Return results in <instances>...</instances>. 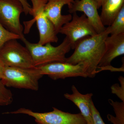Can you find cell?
Masks as SVG:
<instances>
[{
  "label": "cell",
  "mask_w": 124,
  "mask_h": 124,
  "mask_svg": "<svg viewBox=\"0 0 124 124\" xmlns=\"http://www.w3.org/2000/svg\"><path fill=\"white\" fill-rule=\"evenodd\" d=\"M31 2V15L36 22L39 39L38 44L44 45L47 43L57 42L58 38L53 24L47 17L45 7L47 0H30Z\"/></svg>",
  "instance_id": "7"
},
{
  "label": "cell",
  "mask_w": 124,
  "mask_h": 124,
  "mask_svg": "<svg viewBox=\"0 0 124 124\" xmlns=\"http://www.w3.org/2000/svg\"><path fill=\"white\" fill-rule=\"evenodd\" d=\"M70 14L77 11L83 12L97 34L104 31L106 28L102 23L98 12L97 4L94 0H75L68 6Z\"/></svg>",
  "instance_id": "10"
},
{
  "label": "cell",
  "mask_w": 124,
  "mask_h": 124,
  "mask_svg": "<svg viewBox=\"0 0 124 124\" xmlns=\"http://www.w3.org/2000/svg\"><path fill=\"white\" fill-rule=\"evenodd\" d=\"M108 101L116 114L115 117L108 114L107 117L108 121L113 124H124V102L114 101L111 99H108Z\"/></svg>",
  "instance_id": "15"
},
{
  "label": "cell",
  "mask_w": 124,
  "mask_h": 124,
  "mask_svg": "<svg viewBox=\"0 0 124 124\" xmlns=\"http://www.w3.org/2000/svg\"><path fill=\"white\" fill-rule=\"evenodd\" d=\"M42 75L48 76L53 80L69 77H88L82 65H73L66 62H55L37 67Z\"/></svg>",
  "instance_id": "9"
},
{
  "label": "cell",
  "mask_w": 124,
  "mask_h": 124,
  "mask_svg": "<svg viewBox=\"0 0 124 124\" xmlns=\"http://www.w3.org/2000/svg\"><path fill=\"white\" fill-rule=\"evenodd\" d=\"M124 6V0H103L100 16L102 23L104 26H110Z\"/></svg>",
  "instance_id": "14"
},
{
  "label": "cell",
  "mask_w": 124,
  "mask_h": 124,
  "mask_svg": "<svg viewBox=\"0 0 124 124\" xmlns=\"http://www.w3.org/2000/svg\"><path fill=\"white\" fill-rule=\"evenodd\" d=\"M29 50L36 67L55 62H65L66 55L71 49L70 44L66 37L57 46L51 43L42 45L29 42L25 37L21 40Z\"/></svg>",
  "instance_id": "2"
},
{
  "label": "cell",
  "mask_w": 124,
  "mask_h": 124,
  "mask_svg": "<svg viewBox=\"0 0 124 124\" xmlns=\"http://www.w3.org/2000/svg\"><path fill=\"white\" fill-rule=\"evenodd\" d=\"M37 67L24 68L5 66L0 80L6 87L37 91L43 76Z\"/></svg>",
  "instance_id": "3"
},
{
  "label": "cell",
  "mask_w": 124,
  "mask_h": 124,
  "mask_svg": "<svg viewBox=\"0 0 124 124\" xmlns=\"http://www.w3.org/2000/svg\"><path fill=\"white\" fill-rule=\"evenodd\" d=\"M4 66V65L3 64L2 62H1L0 60V79L1 77V76H2V72H3Z\"/></svg>",
  "instance_id": "23"
},
{
  "label": "cell",
  "mask_w": 124,
  "mask_h": 124,
  "mask_svg": "<svg viewBox=\"0 0 124 124\" xmlns=\"http://www.w3.org/2000/svg\"><path fill=\"white\" fill-rule=\"evenodd\" d=\"M49 112L39 113L22 108L16 110L6 112V114H22L33 117L37 124H87L80 113L72 114L64 112L55 107Z\"/></svg>",
  "instance_id": "4"
},
{
  "label": "cell",
  "mask_w": 124,
  "mask_h": 124,
  "mask_svg": "<svg viewBox=\"0 0 124 124\" xmlns=\"http://www.w3.org/2000/svg\"><path fill=\"white\" fill-rule=\"evenodd\" d=\"M17 40H10L1 47V62L6 66L24 68L36 67L29 50Z\"/></svg>",
  "instance_id": "5"
},
{
  "label": "cell",
  "mask_w": 124,
  "mask_h": 124,
  "mask_svg": "<svg viewBox=\"0 0 124 124\" xmlns=\"http://www.w3.org/2000/svg\"><path fill=\"white\" fill-rule=\"evenodd\" d=\"M71 20L61 28L59 33L66 35L73 49L75 44L81 38L97 34L85 15L79 16L73 13Z\"/></svg>",
  "instance_id": "8"
},
{
  "label": "cell",
  "mask_w": 124,
  "mask_h": 124,
  "mask_svg": "<svg viewBox=\"0 0 124 124\" xmlns=\"http://www.w3.org/2000/svg\"><path fill=\"white\" fill-rule=\"evenodd\" d=\"M20 2L22 4L23 9L24 13L26 15L31 14L32 7L30 4L28 2L27 0H19Z\"/></svg>",
  "instance_id": "21"
},
{
  "label": "cell",
  "mask_w": 124,
  "mask_h": 124,
  "mask_svg": "<svg viewBox=\"0 0 124 124\" xmlns=\"http://www.w3.org/2000/svg\"><path fill=\"white\" fill-rule=\"evenodd\" d=\"M95 1L97 6L98 9L100 8L101 7L102 2L104 0H94Z\"/></svg>",
  "instance_id": "22"
},
{
  "label": "cell",
  "mask_w": 124,
  "mask_h": 124,
  "mask_svg": "<svg viewBox=\"0 0 124 124\" xmlns=\"http://www.w3.org/2000/svg\"><path fill=\"white\" fill-rule=\"evenodd\" d=\"M71 90L72 93L64 94V97L73 102L79 109L80 113L86 120L87 124H93L90 108L93 94H82L74 85L72 86Z\"/></svg>",
  "instance_id": "13"
},
{
  "label": "cell",
  "mask_w": 124,
  "mask_h": 124,
  "mask_svg": "<svg viewBox=\"0 0 124 124\" xmlns=\"http://www.w3.org/2000/svg\"><path fill=\"white\" fill-rule=\"evenodd\" d=\"M90 108L93 124H106L103 120L99 112L94 106L92 100L90 103Z\"/></svg>",
  "instance_id": "20"
},
{
  "label": "cell",
  "mask_w": 124,
  "mask_h": 124,
  "mask_svg": "<svg viewBox=\"0 0 124 124\" xmlns=\"http://www.w3.org/2000/svg\"><path fill=\"white\" fill-rule=\"evenodd\" d=\"M105 50L98 68L110 66L112 60L124 54V33L111 35L105 41Z\"/></svg>",
  "instance_id": "12"
},
{
  "label": "cell",
  "mask_w": 124,
  "mask_h": 124,
  "mask_svg": "<svg viewBox=\"0 0 124 124\" xmlns=\"http://www.w3.org/2000/svg\"><path fill=\"white\" fill-rule=\"evenodd\" d=\"M119 84H116L111 87V93L116 94L122 102H124V78L122 76L118 78Z\"/></svg>",
  "instance_id": "19"
},
{
  "label": "cell",
  "mask_w": 124,
  "mask_h": 124,
  "mask_svg": "<svg viewBox=\"0 0 124 124\" xmlns=\"http://www.w3.org/2000/svg\"><path fill=\"white\" fill-rule=\"evenodd\" d=\"M111 35L124 33V6L116 16L110 26L108 27Z\"/></svg>",
  "instance_id": "16"
},
{
  "label": "cell",
  "mask_w": 124,
  "mask_h": 124,
  "mask_svg": "<svg viewBox=\"0 0 124 124\" xmlns=\"http://www.w3.org/2000/svg\"><path fill=\"white\" fill-rule=\"evenodd\" d=\"M109 35L108 27L105 31L93 36L81 38L75 44L74 51L65 62L82 65L88 77L93 78L105 52V41Z\"/></svg>",
  "instance_id": "1"
},
{
  "label": "cell",
  "mask_w": 124,
  "mask_h": 124,
  "mask_svg": "<svg viewBox=\"0 0 124 124\" xmlns=\"http://www.w3.org/2000/svg\"><path fill=\"white\" fill-rule=\"evenodd\" d=\"M23 13L24 9L19 0H0V23L8 31L19 36L21 40L24 38L20 21Z\"/></svg>",
  "instance_id": "6"
},
{
  "label": "cell",
  "mask_w": 124,
  "mask_h": 124,
  "mask_svg": "<svg viewBox=\"0 0 124 124\" xmlns=\"http://www.w3.org/2000/svg\"></svg>",
  "instance_id": "24"
},
{
  "label": "cell",
  "mask_w": 124,
  "mask_h": 124,
  "mask_svg": "<svg viewBox=\"0 0 124 124\" xmlns=\"http://www.w3.org/2000/svg\"><path fill=\"white\" fill-rule=\"evenodd\" d=\"M75 0H47L45 7V12L53 24L56 32L58 34L61 28L72 19L70 14H62V10L64 5H70Z\"/></svg>",
  "instance_id": "11"
},
{
  "label": "cell",
  "mask_w": 124,
  "mask_h": 124,
  "mask_svg": "<svg viewBox=\"0 0 124 124\" xmlns=\"http://www.w3.org/2000/svg\"><path fill=\"white\" fill-rule=\"evenodd\" d=\"M13 100V94L0 79V106L10 105Z\"/></svg>",
  "instance_id": "17"
},
{
  "label": "cell",
  "mask_w": 124,
  "mask_h": 124,
  "mask_svg": "<svg viewBox=\"0 0 124 124\" xmlns=\"http://www.w3.org/2000/svg\"><path fill=\"white\" fill-rule=\"evenodd\" d=\"M20 39L19 36L8 31L0 23V48L4 44L10 40Z\"/></svg>",
  "instance_id": "18"
}]
</instances>
